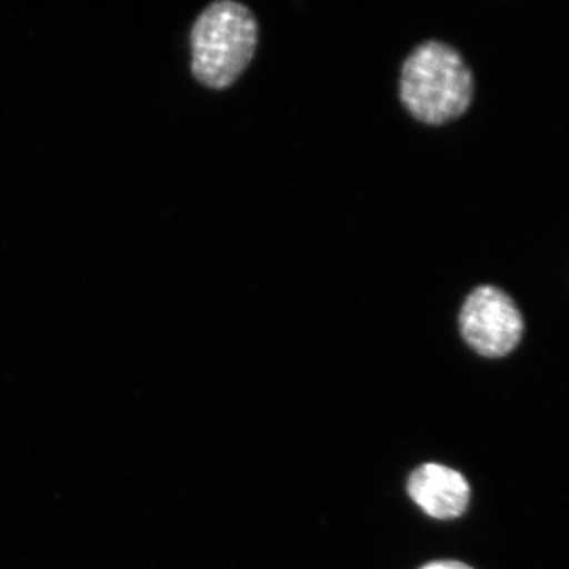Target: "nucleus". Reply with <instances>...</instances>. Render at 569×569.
<instances>
[{"label":"nucleus","mask_w":569,"mask_h":569,"mask_svg":"<svg viewBox=\"0 0 569 569\" xmlns=\"http://www.w3.org/2000/svg\"><path fill=\"white\" fill-rule=\"evenodd\" d=\"M460 335L478 355L501 358L519 346L523 320L518 306L500 288H475L459 313Z\"/></svg>","instance_id":"3"},{"label":"nucleus","mask_w":569,"mask_h":569,"mask_svg":"<svg viewBox=\"0 0 569 569\" xmlns=\"http://www.w3.org/2000/svg\"><path fill=\"white\" fill-rule=\"evenodd\" d=\"M408 493L426 515L436 519H456L467 511L470 486L452 468L426 463L408 479Z\"/></svg>","instance_id":"4"},{"label":"nucleus","mask_w":569,"mask_h":569,"mask_svg":"<svg viewBox=\"0 0 569 569\" xmlns=\"http://www.w3.org/2000/svg\"><path fill=\"white\" fill-rule=\"evenodd\" d=\"M258 22L252 11L234 0L213 2L192 28V73L201 84L227 89L253 61Z\"/></svg>","instance_id":"2"},{"label":"nucleus","mask_w":569,"mask_h":569,"mask_svg":"<svg viewBox=\"0 0 569 569\" xmlns=\"http://www.w3.org/2000/svg\"><path fill=\"white\" fill-rule=\"evenodd\" d=\"M421 569H473L468 565L460 563V561L445 560L433 561V563L426 565Z\"/></svg>","instance_id":"5"},{"label":"nucleus","mask_w":569,"mask_h":569,"mask_svg":"<svg viewBox=\"0 0 569 569\" xmlns=\"http://www.w3.org/2000/svg\"><path fill=\"white\" fill-rule=\"evenodd\" d=\"M473 92V74L467 62L443 41L419 44L400 71V102L427 126H445L466 114Z\"/></svg>","instance_id":"1"}]
</instances>
